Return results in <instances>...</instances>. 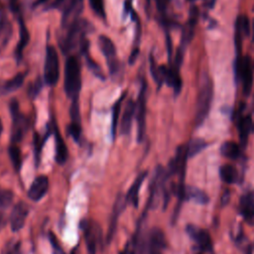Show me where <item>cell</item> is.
<instances>
[{"label": "cell", "mask_w": 254, "mask_h": 254, "mask_svg": "<svg viewBox=\"0 0 254 254\" xmlns=\"http://www.w3.org/2000/svg\"><path fill=\"white\" fill-rule=\"evenodd\" d=\"M19 25H20V39H19L18 45L16 47V51H15V55H16V58L18 61H20L22 59L23 51L27 47V45L30 41L29 31H28L25 23L23 22L22 18H19Z\"/></svg>", "instance_id": "20"}, {"label": "cell", "mask_w": 254, "mask_h": 254, "mask_svg": "<svg viewBox=\"0 0 254 254\" xmlns=\"http://www.w3.org/2000/svg\"><path fill=\"white\" fill-rule=\"evenodd\" d=\"M213 83L212 80L207 76L204 75L202 81L200 82L196 100V108H195V117L194 123L196 126H200L204 120L207 118L212 98H213Z\"/></svg>", "instance_id": "2"}, {"label": "cell", "mask_w": 254, "mask_h": 254, "mask_svg": "<svg viewBox=\"0 0 254 254\" xmlns=\"http://www.w3.org/2000/svg\"><path fill=\"white\" fill-rule=\"evenodd\" d=\"M239 213L250 225H254V192L246 191L239 201Z\"/></svg>", "instance_id": "12"}, {"label": "cell", "mask_w": 254, "mask_h": 254, "mask_svg": "<svg viewBox=\"0 0 254 254\" xmlns=\"http://www.w3.org/2000/svg\"><path fill=\"white\" fill-rule=\"evenodd\" d=\"M147 174H148L147 172H143L136 178V180L134 181V183L132 184V186L130 187V189L126 194L125 200L127 203H131L135 207H137L138 202H139V190H140V188H141L144 180L147 177Z\"/></svg>", "instance_id": "18"}, {"label": "cell", "mask_w": 254, "mask_h": 254, "mask_svg": "<svg viewBox=\"0 0 254 254\" xmlns=\"http://www.w3.org/2000/svg\"><path fill=\"white\" fill-rule=\"evenodd\" d=\"M135 113H136V102H134L132 99H129L124 108L121 123H120L121 134L128 135L130 133L131 127H132V121Z\"/></svg>", "instance_id": "15"}, {"label": "cell", "mask_w": 254, "mask_h": 254, "mask_svg": "<svg viewBox=\"0 0 254 254\" xmlns=\"http://www.w3.org/2000/svg\"><path fill=\"white\" fill-rule=\"evenodd\" d=\"M29 213V207L24 201H19L12 209L10 216V224L12 231H19L25 224Z\"/></svg>", "instance_id": "11"}, {"label": "cell", "mask_w": 254, "mask_h": 254, "mask_svg": "<svg viewBox=\"0 0 254 254\" xmlns=\"http://www.w3.org/2000/svg\"><path fill=\"white\" fill-rule=\"evenodd\" d=\"M98 47L106 59L110 73L116 72L118 69V61L116 56V48L112 40L105 35H100L98 37Z\"/></svg>", "instance_id": "9"}, {"label": "cell", "mask_w": 254, "mask_h": 254, "mask_svg": "<svg viewBox=\"0 0 254 254\" xmlns=\"http://www.w3.org/2000/svg\"><path fill=\"white\" fill-rule=\"evenodd\" d=\"M150 69H151V73L153 75L154 80L157 82V84L159 86H161L163 84V77H162V73H161V69L160 66L157 65L154 58L152 56H150Z\"/></svg>", "instance_id": "28"}, {"label": "cell", "mask_w": 254, "mask_h": 254, "mask_svg": "<svg viewBox=\"0 0 254 254\" xmlns=\"http://www.w3.org/2000/svg\"><path fill=\"white\" fill-rule=\"evenodd\" d=\"M146 91L147 84L143 80L141 83V88L138 95V101L136 103V120H137V139L142 142L145 136L146 130Z\"/></svg>", "instance_id": "7"}, {"label": "cell", "mask_w": 254, "mask_h": 254, "mask_svg": "<svg viewBox=\"0 0 254 254\" xmlns=\"http://www.w3.org/2000/svg\"><path fill=\"white\" fill-rule=\"evenodd\" d=\"M8 153L15 171L19 172L22 167V156L20 148L16 144H11L8 149Z\"/></svg>", "instance_id": "27"}, {"label": "cell", "mask_w": 254, "mask_h": 254, "mask_svg": "<svg viewBox=\"0 0 254 254\" xmlns=\"http://www.w3.org/2000/svg\"><path fill=\"white\" fill-rule=\"evenodd\" d=\"M25 72H20L18 74H16L13 78L7 80L2 87V92L3 93H11L14 92L15 90H17L18 88H20L25 80Z\"/></svg>", "instance_id": "24"}, {"label": "cell", "mask_w": 254, "mask_h": 254, "mask_svg": "<svg viewBox=\"0 0 254 254\" xmlns=\"http://www.w3.org/2000/svg\"><path fill=\"white\" fill-rule=\"evenodd\" d=\"M10 6H11V9L16 12L18 11V8H19V0H10Z\"/></svg>", "instance_id": "36"}, {"label": "cell", "mask_w": 254, "mask_h": 254, "mask_svg": "<svg viewBox=\"0 0 254 254\" xmlns=\"http://www.w3.org/2000/svg\"><path fill=\"white\" fill-rule=\"evenodd\" d=\"M83 55H84V57H85V59H86V63H87V64H88V67L91 69V71H92L97 77L103 79V78H104L103 71L101 70L100 66L88 56V51H87V52H84Z\"/></svg>", "instance_id": "30"}, {"label": "cell", "mask_w": 254, "mask_h": 254, "mask_svg": "<svg viewBox=\"0 0 254 254\" xmlns=\"http://www.w3.org/2000/svg\"><path fill=\"white\" fill-rule=\"evenodd\" d=\"M235 77L242 84L243 93L248 96L252 91L254 79V64L249 56L237 58L235 62Z\"/></svg>", "instance_id": "3"}, {"label": "cell", "mask_w": 254, "mask_h": 254, "mask_svg": "<svg viewBox=\"0 0 254 254\" xmlns=\"http://www.w3.org/2000/svg\"><path fill=\"white\" fill-rule=\"evenodd\" d=\"M185 198L198 204H206L209 201L208 195L198 188L187 187L185 190Z\"/></svg>", "instance_id": "21"}, {"label": "cell", "mask_w": 254, "mask_h": 254, "mask_svg": "<svg viewBox=\"0 0 254 254\" xmlns=\"http://www.w3.org/2000/svg\"><path fill=\"white\" fill-rule=\"evenodd\" d=\"M253 129V121L250 115L240 116L237 120V132L241 146L244 148L247 144L248 137Z\"/></svg>", "instance_id": "16"}, {"label": "cell", "mask_w": 254, "mask_h": 254, "mask_svg": "<svg viewBox=\"0 0 254 254\" xmlns=\"http://www.w3.org/2000/svg\"><path fill=\"white\" fill-rule=\"evenodd\" d=\"M10 112L12 118V132H11V142L12 144H17L20 142L28 128V120L21 113L19 108V103L16 99L10 102Z\"/></svg>", "instance_id": "5"}, {"label": "cell", "mask_w": 254, "mask_h": 254, "mask_svg": "<svg viewBox=\"0 0 254 254\" xmlns=\"http://www.w3.org/2000/svg\"><path fill=\"white\" fill-rule=\"evenodd\" d=\"M48 189H49L48 178L46 176H39L31 184L27 194L31 200L39 201L47 193Z\"/></svg>", "instance_id": "13"}, {"label": "cell", "mask_w": 254, "mask_h": 254, "mask_svg": "<svg viewBox=\"0 0 254 254\" xmlns=\"http://www.w3.org/2000/svg\"><path fill=\"white\" fill-rule=\"evenodd\" d=\"M2 131H3V124H2V121H1V119H0V135H1Z\"/></svg>", "instance_id": "40"}, {"label": "cell", "mask_w": 254, "mask_h": 254, "mask_svg": "<svg viewBox=\"0 0 254 254\" xmlns=\"http://www.w3.org/2000/svg\"><path fill=\"white\" fill-rule=\"evenodd\" d=\"M219 176L220 179L229 185L236 184L238 182V171L236 168L230 164H225L222 165L219 168Z\"/></svg>", "instance_id": "23"}, {"label": "cell", "mask_w": 254, "mask_h": 254, "mask_svg": "<svg viewBox=\"0 0 254 254\" xmlns=\"http://www.w3.org/2000/svg\"><path fill=\"white\" fill-rule=\"evenodd\" d=\"M120 254H128V247L126 246V248H125V249H124Z\"/></svg>", "instance_id": "39"}, {"label": "cell", "mask_w": 254, "mask_h": 254, "mask_svg": "<svg viewBox=\"0 0 254 254\" xmlns=\"http://www.w3.org/2000/svg\"><path fill=\"white\" fill-rule=\"evenodd\" d=\"M89 5L93 12L103 20L106 18L105 8H104V1L103 0H88Z\"/></svg>", "instance_id": "29"}, {"label": "cell", "mask_w": 254, "mask_h": 254, "mask_svg": "<svg viewBox=\"0 0 254 254\" xmlns=\"http://www.w3.org/2000/svg\"><path fill=\"white\" fill-rule=\"evenodd\" d=\"M158 6V9L160 11H164L165 10V0H155Z\"/></svg>", "instance_id": "37"}, {"label": "cell", "mask_w": 254, "mask_h": 254, "mask_svg": "<svg viewBox=\"0 0 254 254\" xmlns=\"http://www.w3.org/2000/svg\"><path fill=\"white\" fill-rule=\"evenodd\" d=\"M13 192L10 190L0 191V208L8 207L13 200Z\"/></svg>", "instance_id": "32"}, {"label": "cell", "mask_w": 254, "mask_h": 254, "mask_svg": "<svg viewBox=\"0 0 254 254\" xmlns=\"http://www.w3.org/2000/svg\"><path fill=\"white\" fill-rule=\"evenodd\" d=\"M253 40H254V22H253Z\"/></svg>", "instance_id": "42"}, {"label": "cell", "mask_w": 254, "mask_h": 254, "mask_svg": "<svg viewBox=\"0 0 254 254\" xmlns=\"http://www.w3.org/2000/svg\"><path fill=\"white\" fill-rule=\"evenodd\" d=\"M41 86H42V82H41L40 79H38V81L35 82V84L33 85V87L30 89V94H31L33 97L36 96V95L39 93V91H40V89H41Z\"/></svg>", "instance_id": "35"}, {"label": "cell", "mask_w": 254, "mask_h": 254, "mask_svg": "<svg viewBox=\"0 0 254 254\" xmlns=\"http://www.w3.org/2000/svg\"><path fill=\"white\" fill-rule=\"evenodd\" d=\"M64 87L65 94L73 99H78L81 88V70L78 59L75 56H69L64 63Z\"/></svg>", "instance_id": "1"}, {"label": "cell", "mask_w": 254, "mask_h": 254, "mask_svg": "<svg viewBox=\"0 0 254 254\" xmlns=\"http://www.w3.org/2000/svg\"><path fill=\"white\" fill-rule=\"evenodd\" d=\"M13 34L11 22L4 16L0 18V53L7 47Z\"/></svg>", "instance_id": "19"}, {"label": "cell", "mask_w": 254, "mask_h": 254, "mask_svg": "<svg viewBox=\"0 0 254 254\" xmlns=\"http://www.w3.org/2000/svg\"><path fill=\"white\" fill-rule=\"evenodd\" d=\"M145 254H164L167 248V240L160 228H152L141 247Z\"/></svg>", "instance_id": "6"}, {"label": "cell", "mask_w": 254, "mask_h": 254, "mask_svg": "<svg viewBox=\"0 0 254 254\" xmlns=\"http://www.w3.org/2000/svg\"><path fill=\"white\" fill-rule=\"evenodd\" d=\"M64 8L62 16V28L67 29L79 20L83 9V0H64Z\"/></svg>", "instance_id": "10"}, {"label": "cell", "mask_w": 254, "mask_h": 254, "mask_svg": "<svg viewBox=\"0 0 254 254\" xmlns=\"http://www.w3.org/2000/svg\"><path fill=\"white\" fill-rule=\"evenodd\" d=\"M207 146V143L203 139L195 138L189 142L187 145V151H188V157L192 158L199 154L202 150H204Z\"/></svg>", "instance_id": "25"}, {"label": "cell", "mask_w": 254, "mask_h": 254, "mask_svg": "<svg viewBox=\"0 0 254 254\" xmlns=\"http://www.w3.org/2000/svg\"><path fill=\"white\" fill-rule=\"evenodd\" d=\"M54 135H55V142H56V161L58 164L63 165L65 163L67 159V148L64 143V140L56 124L53 127Z\"/></svg>", "instance_id": "17"}, {"label": "cell", "mask_w": 254, "mask_h": 254, "mask_svg": "<svg viewBox=\"0 0 254 254\" xmlns=\"http://www.w3.org/2000/svg\"><path fill=\"white\" fill-rule=\"evenodd\" d=\"M125 202L126 200L119 194L115 200L114 203V207H113V212H112V216L110 219V224H109V228L107 231V235H106V242L109 243L111 242V240L113 239V236L115 234L116 231V226H117V221H118V217L120 215V213L123 211L124 207H125Z\"/></svg>", "instance_id": "14"}, {"label": "cell", "mask_w": 254, "mask_h": 254, "mask_svg": "<svg viewBox=\"0 0 254 254\" xmlns=\"http://www.w3.org/2000/svg\"><path fill=\"white\" fill-rule=\"evenodd\" d=\"M125 96H126V92H124L118 98V100L114 103V105L112 107V118H111V134H112V138H115V135H116V129H117L118 118H119L120 109H121V103L124 100Z\"/></svg>", "instance_id": "26"}, {"label": "cell", "mask_w": 254, "mask_h": 254, "mask_svg": "<svg viewBox=\"0 0 254 254\" xmlns=\"http://www.w3.org/2000/svg\"><path fill=\"white\" fill-rule=\"evenodd\" d=\"M220 153L229 160H236L240 157V145L234 141H226L220 146Z\"/></svg>", "instance_id": "22"}, {"label": "cell", "mask_w": 254, "mask_h": 254, "mask_svg": "<svg viewBox=\"0 0 254 254\" xmlns=\"http://www.w3.org/2000/svg\"><path fill=\"white\" fill-rule=\"evenodd\" d=\"M187 233L190 236V238L195 243L198 253L196 254H202L203 252H212L213 244L211 237L209 233L193 224H189L187 226Z\"/></svg>", "instance_id": "8"}, {"label": "cell", "mask_w": 254, "mask_h": 254, "mask_svg": "<svg viewBox=\"0 0 254 254\" xmlns=\"http://www.w3.org/2000/svg\"><path fill=\"white\" fill-rule=\"evenodd\" d=\"M68 134L75 140L78 141L80 134H81V126H80V122H73L71 121V123L66 127Z\"/></svg>", "instance_id": "31"}, {"label": "cell", "mask_w": 254, "mask_h": 254, "mask_svg": "<svg viewBox=\"0 0 254 254\" xmlns=\"http://www.w3.org/2000/svg\"><path fill=\"white\" fill-rule=\"evenodd\" d=\"M44 141L42 140L41 136L38 133H34V149H35V159L37 161V164L40 161V154L43 147Z\"/></svg>", "instance_id": "33"}, {"label": "cell", "mask_w": 254, "mask_h": 254, "mask_svg": "<svg viewBox=\"0 0 254 254\" xmlns=\"http://www.w3.org/2000/svg\"><path fill=\"white\" fill-rule=\"evenodd\" d=\"M215 2H216V0H208V6H209V8H212L213 5L215 4Z\"/></svg>", "instance_id": "38"}, {"label": "cell", "mask_w": 254, "mask_h": 254, "mask_svg": "<svg viewBox=\"0 0 254 254\" xmlns=\"http://www.w3.org/2000/svg\"><path fill=\"white\" fill-rule=\"evenodd\" d=\"M70 254H76V248H74V249L70 252Z\"/></svg>", "instance_id": "41"}, {"label": "cell", "mask_w": 254, "mask_h": 254, "mask_svg": "<svg viewBox=\"0 0 254 254\" xmlns=\"http://www.w3.org/2000/svg\"><path fill=\"white\" fill-rule=\"evenodd\" d=\"M60 77V60L55 47L48 46L46 49L45 65H44V79L50 86H55Z\"/></svg>", "instance_id": "4"}, {"label": "cell", "mask_w": 254, "mask_h": 254, "mask_svg": "<svg viewBox=\"0 0 254 254\" xmlns=\"http://www.w3.org/2000/svg\"><path fill=\"white\" fill-rule=\"evenodd\" d=\"M49 239H50V242L52 245L53 254H64V251L63 250L59 240L57 239V236L53 232L49 233Z\"/></svg>", "instance_id": "34"}]
</instances>
